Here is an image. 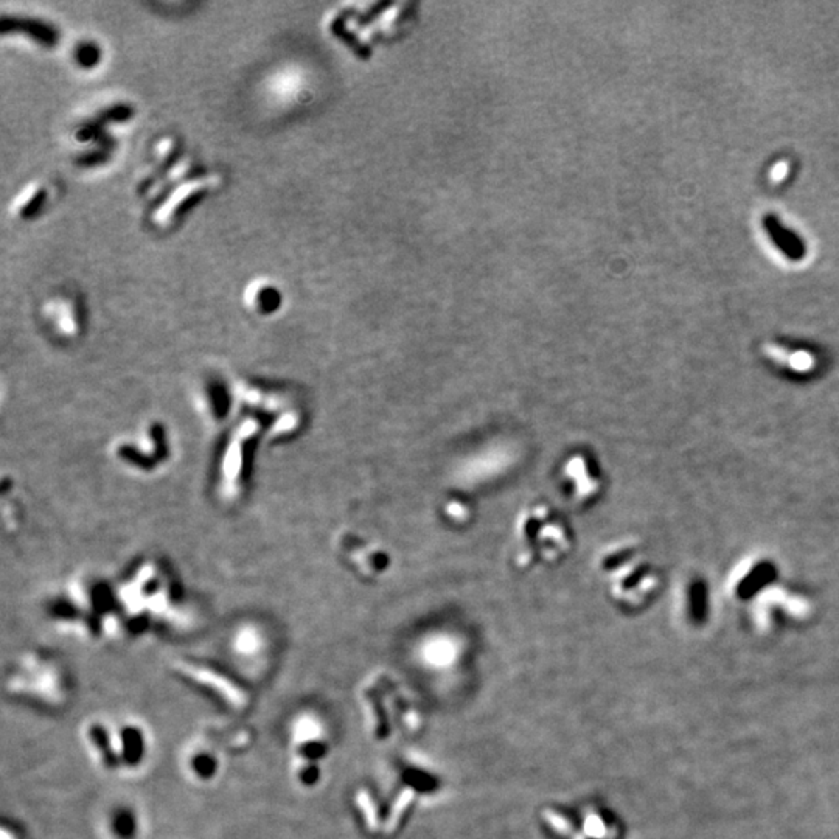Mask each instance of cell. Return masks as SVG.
I'll return each instance as SVG.
<instances>
[{"label": "cell", "mask_w": 839, "mask_h": 839, "mask_svg": "<svg viewBox=\"0 0 839 839\" xmlns=\"http://www.w3.org/2000/svg\"><path fill=\"white\" fill-rule=\"evenodd\" d=\"M381 769L380 787L376 788L382 797L358 795L359 810L364 814L366 826L375 833L394 835L407 816L412 814L425 799L434 797L442 788V779L437 771L421 759L409 756L390 757Z\"/></svg>", "instance_id": "6da1fadb"}, {"label": "cell", "mask_w": 839, "mask_h": 839, "mask_svg": "<svg viewBox=\"0 0 839 839\" xmlns=\"http://www.w3.org/2000/svg\"><path fill=\"white\" fill-rule=\"evenodd\" d=\"M540 819L550 839H614L617 831L611 811L589 800L549 805Z\"/></svg>", "instance_id": "7a4b0ae2"}, {"label": "cell", "mask_w": 839, "mask_h": 839, "mask_svg": "<svg viewBox=\"0 0 839 839\" xmlns=\"http://www.w3.org/2000/svg\"><path fill=\"white\" fill-rule=\"evenodd\" d=\"M183 670H186V673H188L191 678L207 682V686H210L215 690L221 692V694H224L229 698L230 703L241 704L244 701V696L241 695L240 690L235 689L234 686H230V682H227L224 678H221V676L212 673L210 670H205L201 667L198 668V667H191V665H183Z\"/></svg>", "instance_id": "3957f363"}, {"label": "cell", "mask_w": 839, "mask_h": 839, "mask_svg": "<svg viewBox=\"0 0 839 839\" xmlns=\"http://www.w3.org/2000/svg\"><path fill=\"white\" fill-rule=\"evenodd\" d=\"M788 162L787 160H779L777 164L773 167L771 173H769V179H771L774 183H779L782 182L785 178H787L788 174Z\"/></svg>", "instance_id": "277c9868"}]
</instances>
